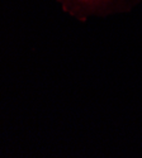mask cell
Returning a JSON list of instances; mask_svg holds the SVG:
<instances>
[{
    "mask_svg": "<svg viewBox=\"0 0 142 158\" xmlns=\"http://www.w3.org/2000/svg\"><path fill=\"white\" fill-rule=\"evenodd\" d=\"M62 11L79 22L108 18L133 11L142 0H55Z\"/></svg>",
    "mask_w": 142,
    "mask_h": 158,
    "instance_id": "1",
    "label": "cell"
}]
</instances>
